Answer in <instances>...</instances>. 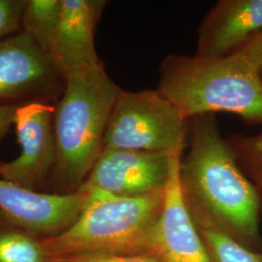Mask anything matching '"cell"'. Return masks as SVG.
<instances>
[{
    "instance_id": "6da1fadb",
    "label": "cell",
    "mask_w": 262,
    "mask_h": 262,
    "mask_svg": "<svg viewBox=\"0 0 262 262\" xmlns=\"http://www.w3.org/2000/svg\"><path fill=\"white\" fill-rule=\"evenodd\" d=\"M187 142L179 177L193 222L213 225L248 248L257 243L260 198L221 135L215 115L188 120Z\"/></svg>"
},
{
    "instance_id": "7a4b0ae2",
    "label": "cell",
    "mask_w": 262,
    "mask_h": 262,
    "mask_svg": "<svg viewBox=\"0 0 262 262\" xmlns=\"http://www.w3.org/2000/svg\"><path fill=\"white\" fill-rule=\"evenodd\" d=\"M158 90L190 120L216 113L262 123V79L241 52L229 56L169 55L159 66Z\"/></svg>"
},
{
    "instance_id": "3957f363",
    "label": "cell",
    "mask_w": 262,
    "mask_h": 262,
    "mask_svg": "<svg viewBox=\"0 0 262 262\" xmlns=\"http://www.w3.org/2000/svg\"><path fill=\"white\" fill-rule=\"evenodd\" d=\"M102 66L66 77L54 113L56 164L51 175L55 193H74L104 148L113 107L121 92Z\"/></svg>"
},
{
    "instance_id": "277c9868",
    "label": "cell",
    "mask_w": 262,
    "mask_h": 262,
    "mask_svg": "<svg viewBox=\"0 0 262 262\" xmlns=\"http://www.w3.org/2000/svg\"><path fill=\"white\" fill-rule=\"evenodd\" d=\"M83 188L88 197L75 222L59 234L41 238L48 257L72 254L147 256L151 229L163 209L165 189L128 197Z\"/></svg>"
},
{
    "instance_id": "5b68a950",
    "label": "cell",
    "mask_w": 262,
    "mask_h": 262,
    "mask_svg": "<svg viewBox=\"0 0 262 262\" xmlns=\"http://www.w3.org/2000/svg\"><path fill=\"white\" fill-rule=\"evenodd\" d=\"M187 123L158 89L136 92L122 89L107 125L104 148L183 152Z\"/></svg>"
},
{
    "instance_id": "8992f818",
    "label": "cell",
    "mask_w": 262,
    "mask_h": 262,
    "mask_svg": "<svg viewBox=\"0 0 262 262\" xmlns=\"http://www.w3.org/2000/svg\"><path fill=\"white\" fill-rule=\"evenodd\" d=\"M66 78L56 61L23 30L0 40V103L51 104L61 97Z\"/></svg>"
},
{
    "instance_id": "52a82bcc",
    "label": "cell",
    "mask_w": 262,
    "mask_h": 262,
    "mask_svg": "<svg viewBox=\"0 0 262 262\" xmlns=\"http://www.w3.org/2000/svg\"><path fill=\"white\" fill-rule=\"evenodd\" d=\"M183 152L104 148L82 187L118 196H143L165 189Z\"/></svg>"
},
{
    "instance_id": "ba28073f",
    "label": "cell",
    "mask_w": 262,
    "mask_h": 262,
    "mask_svg": "<svg viewBox=\"0 0 262 262\" xmlns=\"http://www.w3.org/2000/svg\"><path fill=\"white\" fill-rule=\"evenodd\" d=\"M55 106L30 102L17 108L15 125L20 155L9 162L0 161V177L26 189L38 191L56 164Z\"/></svg>"
},
{
    "instance_id": "9c48e42d",
    "label": "cell",
    "mask_w": 262,
    "mask_h": 262,
    "mask_svg": "<svg viewBox=\"0 0 262 262\" xmlns=\"http://www.w3.org/2000/svg\"><path fill=\"white\" fill-rule=\"evenodd\" d=\"M88 191L42 193L19 187L0 177V214L8 225L40 238L59 234L84 209Z\"/></svg>"
},
{
    "instance_id": "30bf717a",
    "label": "cell",
    "mask_w": 262,
    "mask_h": 262,
    "mask_svg": "<svg viewBox=\"0 0 262 262\" xmlns=\"http://www.w3.org/2000/svg\"><path fill=\"white\" fill-rule=\"evenodd\" d=\"M177 159L164 190V203L150 232L147 256L156 262H211L187 210L180 185Z\"/></svg>"
},
{
    "instance_id": "8fae6325",
    "label": "cell",
    "mask_w": 262,
    "mask_h": 262,
    "mask_svg": "<svg viewBox=\"0 0 262 262\" xmlns=\"http://www.w3.org/2000/svg\"><path fill=\"white\" fill-rule=\"evenodd\" d=\"M105 5L102 0H62L50 54L64 78L102 66L94 31Z\"/></svg>"
},
{
    "instance_id": "7c38bea8",
    "label": "cell",
    "mask_w": 262,
    "mask_h": 262,
    "mask_svg": "<svg viewBox=\"0 0 262 262\" xmlns=\"http://www.w3.org/2000/svg\"><path fill=\"white\" fill-rule=\"evenodd\" d=\"M262 31V0H221L197 29L196 56L234 54Z\"/></svg>"
},
{
    "instance_id": "4fadbf2b",
    "label": "cell",
    "mask_w": 262,
    "mask_h": 262,
    "mask_svg": "<svg viewBox=\"0 0 262 262\" xmlns=\"http://www.w3.org/2000/svg\"><path fill=\"white\" fill-rule=\"evenodd\" d=\"M62 0H27L21 30L50 54L56 33ZM51 55V54H50Z\"/></svg>"
},
{
    "instance_id": "5bb4252c",
    "label": "cell",
    "mask_w": 262,
    "mask_h": 262,
    "mask_svg": "<svg viewBox=\"0 0 262 262\" xmlns=\"http://www.w3.org/2000/svg\"><path fill=\"white\" fill-rule=\"evenodd\" d=\"M211 262H262L255 253L230 235L206 223H194Z\"/></svg>"
},
{
    "instance_id": "9a60e30c",
    "label": "cell",
    "mask_w": 262,
    "mask_h": 262,
    "mask_svg": "<svg viewBox=\"0 0 262 262\" xmlns=\"http://www.w3.org/2000/svg\"><path fill=\"white\" fill-rule=\"evenodd\" d=\"M40 237L15 226L0 225V262H46Z\"/></svg>"
},
{
    "instance_id": "2e32d148",
    "label": "cell",
    "mask_w": 262,
    "mask_h": 262,
    "mask_svg": "<svg viewBox=\"0 0 262 262\" xmlns=\"http://www.w3.org/2000/svg\"><path fill=\"white\" fill-rule=\"evenodd\" d=\"M240 168L253 180L262 205V132L254 136L231 135L225 138Z\"/></svg>"
},
{
    "instance_id": "e0dca14e",
    "label": "cell",
    "mask_w": 262,
    "mask_h": 262,
    "mask_svg": "<svg viewBox=\"0 0 262 262\" xmlns=\"http://www.w3.org/2000/svg\"><path fill=\"white\" fill-rule=\"evenodd\" d=\"M27 0H0V40L21 30Z\"/></svg>"
},
{
    "instance_id": "ac0fdd59",
    "label": "cell",
    "mask_w": 262,
    "mask_h": 262,
    "mask_svg": "<svg viewBox=\"0 0 262 262\" xmlns=\"http://www.w3.org/2000/svg\"><path fill=\"white\" fill-rule=\"evenodd\" d=\"M46 262H156L146 255L72 254L48 257Z\"/></svg>"
},
{
    "instance_id": "d6986e66",
    "label": "cell",
    "mask_w": 262,
    "mask_h": 262,
    "mask_svg": "<svg viewBox=\"0 0 262 262\" xmlns=\"http://www.w3.org/2000/svg\"><path fill=\"white\" fill-rule=\"evenodd\" d=\"M256 66L262 79V31L253 36L239 51Z\"/></svg>"
},
{
    "instance_id": "ffe728a7",
    "label": "cell",
    "mask_w": 262,
    "mask_h": 262,
    "mask_svg": "<svg viewBox=\"0 0 262 262\" xmlns=\"http://www.w3.org/2000/svg\"><path fill=\"white\" fill-rule=\"evenodd\" d=\"M17 108L16 105L0 103V143L15 123Z\"/></svg>"
},
{
    "instance_id": "44dd1931",
    "label": "cell",
    "mask_w": 262,
    "mask_h": 262,
    "mask_svg": "<svg viewBox=\"0 0 262 262\" xmlns=\"http://www.w3.org/2000/svg\"><path fill=\"white\" fill-rule=\"evenodd\" d=\"M3 224H7V223H6V221L4 220V217L2 216V215L0 214V225H3Z\"/></svg>"
}]
</instances>
